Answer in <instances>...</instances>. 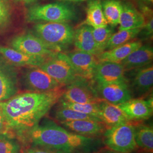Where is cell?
Listing matches in <instances>:
<instances>
[{"instance_id": "obj_1", "label": "cell", "mask_w": 153, "mask_h": 153, "mask_svg": "<svg viewBox=\"0 0 153 153\" xmlns=\"http://www.w3.org/2000/svg\"><path fill=\"white\" fill-rule=\"evenodd\" d=\"M64 89L37 92L27 91L16 94L0 102L8 133L18 136L38 125L56 103L59 102Z\"/></svg>"}, {"instance_id": "obj_2", "label": "cell", "mask_w": 153, "mask_h": 153, "mask_svg": "<svg viewBox=\"0 0 153 153\" xmlns=\"http://www.w3.org/2000/svg\"><path fill=\"white\" fill-rule=\"evenodd\" d=\"M19 136L27 139L34 146L64 153H71L83 148L92 140L68 131L53 123L38 124Z\"/></svg>"}, {"instance_id": "obj_3", "label": "cell", "mask_w": 153, "mask_h": 153, "mask_svg": "<svg viewBox=\"0 0 153 153\" xmlns=\"http://www.w3.org/2000/svg\"><path fill=\"white\" fill-rule=\"evenodd\" d=\"M36 36L56 52L68 49L73 42L74 31L66 22H45L34 27Z\"/></svg>"}, {"instance_id": "obj_4", "label": "cell", "mask_w": 153, "mask_h": 153, "mask_svg": "<svg viewBox=\"0 0 153 153\" xmlns=\"http://www.w3.org/2000/svg\"><path fill=\"white\" fill-rule=\"evenodd\" d=\"M105 131L104 143L110 149L119 153H129L137 148L135 126L129 121L122 123Z\"/></svg>"}, {"instance_id": "obj_5", "label": "cell", "mask_w": 153, "mask_h": 153, "mask_svg": "<svg viewBox=\"0 0 153 153\" xmlns=\"http://www.w3.org/2000/svg\"><path fill=\"white\" fill-rule=\"evenodd\" d=\"M76 16L74 9L63 3L33 6L28 9L27 20L30 22H67Z\"/></svg>"}, {"instance_id": "obj_6", "label": "cell", "mask_w": 153, "mask_h": 153, "mask_svg": "<svg viewBox=\"0 0 153 153\" xmlns=\"http://www.w3.org/2000/svg\"><path fill=\"white\" fill-rule=\"evenodd\" d=\"M61 99L80 104L97 103L103 100L99 97L97 89L93 88L90 80L80 76H76L67 85Z\"/></svg>"}, {"instance_id": "obj_7", "label": "cell", "mask_w": 153, "mask_h": 153, "mask_svg": "<svg viewBox=\"0 0 153 153\" xmlns=\"http://www.w3.org/2000/svg\"><path fill=\"white\" fill-rule=\"evenodd\" d=\"M39 68L62 86L69 85L78 76L67 55L62 52L57 53Z\"/></svg>"}, {"instance_id": "obj_8", "label": "cell", "mask_w": 153, "mask_h": 153, "mask_svg": "<svg viewBox=\"0 0 153 153\" xmlns=\"http://www.w3.org/2000/svg\"><path fill=\"white\" fill-rule=\"evenodd\" d=\"M13 49L27 55L50 59L57 53L36 35L23 34L14 38L11 42Z\"/></svg>"}, {"instance_id": "obj_9", "label": "cell", "mask_w": 153, "mask_h": 153, "mask_svg": "<svg viewBox=\"0 0 153 153\" xmlns=\"http://www.w3.org/2000/svg\"><path fill=\"white\" fill-rule=\"evenodd\" d=\"M23 79L26 87L30 91H49L63 86L39 67L27 70L24 75Z\"/></svg>"}, {"instance_id": "obj_10", "label": "cell", "mask_w": 153, "mask_h": 153, "mask_svg": "<svg viewBox=\"0 0 153 153\" xmlns=\"http://www.w3.org/2000/svg\"><path fill=\"white\" fill-rule=\"evenodd\" d=\"M97 90L101 98L115 105L122 104L131 98L126 81L98 85Z\"/></svg>"}, {"instance_id": "obj_11", "label": "cell", "mask_w": 153, "mask_h": 153, "mask_svg": "<svg viewBox=\"0 0 153 153\" xmlns=\"http://www.w3.org/2000/svg\"><path fill=\"white\" fill-rule=\"evenodd\" d=\"M76 76L93 80L98 61L95 56L78 50L66 54Z\"/></svg>"}, {"instance_id": "obj_12", "label": "cell", "mask_w": 153, "mask_h": 153, "mask_svg": "<svg viewBox=\"0 0 153 153\" xmlns=\"http://www.w3.org/2000/svg\"><path fill=\"white\" fill-rule=\"evenodd\" d=\"M117 105L124 113L128 121L146 120L150 118L153 115L152 98L148 100L131 99Z\"/></svg>"}, {"instance_id": "obj_13", "label": "cell", "mask_w": 153, "mask_h": 153, "mask_svg": "<svg viewBox=\"0 0 153 153\" xmlns=\"http://www.w3.org/2000/svg\"><path fill=\"white\" fill-rule=\"evenodd\" d=\"M93 79L98 85L126 81L125 71L121 63L109 61L97 63Z\"/></svg>"}, {"instance_id": "obj_14", "label": "cell", "mask_w": 153, "mask_h": 153, "mask_svg": "<svg viewBox=\"0 0 153 153\" xmlns=\"http://www.w3.org/2000/svg\"><path fill=\"white\" fill-rule=\"evenodd\" d=\"M153 49L150 45H142L121 62L125 72L149 65L152 62Z\"/></svg>"}, {"instance_id": "obj_15", "label": "cell", "mask_w": 153, "mask_h": 153, "mask_svg": "<svg viewBox=\"0 0 153 153\" xmlns=\"http://www.w3.org/2000/svg\"><path fill=\"white\" fill-rule=\"evenodd\" d=\"M61 124L74 133L86 137L98 135L107 129L104 123L98 120H79L63 122Z\"/></svg>"}, {"instance_id": "obj_16", "label": "cell", "mask_w": 153, "mask_h": 153, "mask_svg": "<svg viewBox=\"0 0 153 153\" xmlns=\"http://www.w3.org/2000/svg\"><path fill=\"white\" fill-rule=\"evenodd\" d=\"M0 54L11 64L22 66L39 67L49 59L42 57L27 55L16 49L5 47H0Z\"/></svg>"}, {"instance_id": "obj_17", "label": "cell", "mask_w": 153, "mask_h": 153, "mask_svg": "<svg viewBox=\"0 0 153 153\" xmlns=\"http://www.w3.org/2000/svg\"><path fill=\"white\" fill-rule=\"evenodd\" d=\"M145 23L142 13L129 2H122L119 30L142 28Z\"/></svg>"}, {"instance_id": "obj_18", "label": "cell", "mask_w": 153, "mask_h": 153, "mask_svg": "<svg viewBox=\"0 0 153 153\" xmlns=\"http://www.w3.org/2000/svg\"><path fill=\"white\" fill-rule=\"evenodd\" d=\"M18 91L16 73L0 63V102L16 95Z\"/></svg>"}, {"instance_id": "obj_19", "label": "cell", "mask_w": 153, "mask_h": 153, "mask_svg": "<svg viewBox=\"0 0 153 153\" xmlns=\"http://www.w3.org/2000/svg\"><path fill=\"white\" fill-rule=\"evenodd\" d=\"M142 45V42L140 40L130 41L113 49L105 51L97 56L98 62L109 61L120 63L128 55L140 48Z\"/></svg>"}, {"instance_id": "obj_20", "label": "cell", "mask_w": 153, "mask_h": 153, "mask_svg": "<svg viewBox=\"0 0 153 153\" xmlns=\"http://www.w3.org/2000/svg\"><path fill=\"white\" fill-rule=\"evenodd\" d=\"M100 119L107 129L128 120L126 115L117 105L112 104L105 100L99 103Z\"/></svg>"}, {"instance_id": "obj_21", "label": "cell", "mask_w": 153, "mask_h": 153, "mask_svg": "<svg viewBox=\"0 0 153 153\" xmlns=\"http://www.w3.org/2000/svg\"><path fill=\"white\" fill-rule=\"evenodd\" d=\"M77 49L98 56V52L93 36L92 27L87 25L79 26L74 32L73 42Z\"/></svg>"}, {"instance_id": "obj_22", "label": "cell", "mask_w": 153, "mask_h": 153, "mask_svg": "<svg viewBox=\"0 0 153 153\" xmlns=\"http://www.w3.org/2000/svg\"><path fill=\"white\" fill-rule=\"evenodd\" d=\"M136 70L137 71L132 79L131 86L137 95H141L152 88L153 66L149 65Z\"/></svg>"}, {"instance_id": "obj_23", "label": "cell", "mask_w": 153, "mask_h": 153, "mask_svg": "<svg viewBox=\"0 0 153 153\" xmlns=\"http://www.w3.org/2000/svg\"><path fill=\"white\" fill-rule=\"evenodd\" d=\"M83 25H87L92 28L103 27L108 26L103 14L102 2L100 0H89L86 19L79 26Z\"/></svg>"}, {"instance_id": "obj_24", "label": "cell", "mask_w": 153, "mask_h": 153, "mask_svg": "<svg viewBox=\"0 0 153 153\" xmlns=\"http://www.w3.org/2000/svg\"><path fill=\"white\" fill-rule=\"evenodd\" d=\"M102 6L104 17L111 27L119 24L122 10V2L120 0H103Z\"/></svg>"}, {"instance_id": "obj_25", "label": "cell", "mask_w": 153, "mask_h": 153, "mask_svg": "<svg viewBox=\"0 0 153 153\" xmlns=\"http://www.w3.org/2000/svg\"><path fill=\"white\" fill-rule=\"evenodd\" d=\"M135 140L137 146L149 153H153V126H135Z\"/></svg>"}, {"instance_id": "obj_26", "label": "cell", "mask_w": 153, "mask_h": 153, "mask_svg": "<svg viewBox=\"0 0 153 153\" xmlns=\"http://www.w3.org/2000/svg\"><path fill=\"white\" fill-rule=\"evenodd\" d=\"M142 28L119 30L112 35L106 45L105 51H108L130 42L136 37L141 31Z\"/></svg>"}, {"instance_id": "obj_27", "label": "cell", "mask_w": 153, "mask_h": 153, "mask_svg": "<svg viewBox=\"0 0 153 153\" xmlns=\"http://www.w3.org/2000/svg\"><path fill=\"white\" fill-rule=\"evenodd\" d=\"M55 118L59 121H60L61 123L71 121L85 119L100 120L99 119L95 116L81 113L73 109L67 108L61 105L56 110Z\"/></svg>"}, {"instance_id": "obj_28", "label": "cell", "mask_w": 153, "mask_h": 153, "mask_svg": "<svg viewBox=\"0 0 153 153\" xmlns=\"http://www.w3.org/2000/svg\"><path fill=\"white\" fill-rule=\"evenodd\" d=\"M92 32L98 55H100L105 51L109 38L114 33V30L111 26H107L103 27L92 28Z\"/></svg>"}, {"instance_id": "obj_29", "label": "cell", "mask_w": 153, "mask_h": 153, "mask_svg": "<svg viewBox=\"0 0 153 153\" xmlns=\"http://www.w3.org/2000/svg\"><path fill=\"white\" fill-rule=\"evenodd\" d=\"M60 105L67 108L73 109L85 114L95 116L100 119V110L99 103H75L60 99Z\"/></svg>"}, {"instance_id": "obj_30", "label": "cell", "mask_w": 153, "mask_h": 153, "mask_svg": "<svg viewBox=\"0 0 153 153\" xmlns=\"http://www.w3.org/2000/svg\"><path fill=\"white\" fill-rule=\"evenodd\" d=\"M21 145L14 136L10 133L0 134V153H19Z\"/></svg>"}, {"instance_id": "obj_31", "label": "cell", "mask_w": 153, "mask_h": 153, "mask_svg": "<svg viewBox=\"0 0 153 153\" xmlns=\"http://www.w3.org/2000/svg\"><path fill=\"white\" fill-rule=\"evenodd\" d=\"M10 14V6L8 0H0V27L7 24Z\"/></svg>"}, {"instance_id": "obj_32", "label": "cell", "mask_w": 153, "mask_h": 153, "mask_svg": "<svg viewBox=\"0 0 153 153\" xmlns=\"http://www.w3.org/2000/svg\"><path fill=\"white\" fill-rule=\"evenodd\" d=\"M23 153H56L55 152L52 151L47 149L43 148H31L26 149Z\"/></svg>"}, {"instance_id": "obj_33", "label": "cell", "mask_w": 153, "mask_h": 153, "mask_svg": "<svg viewBox=\"0 0 153 153\" xmlns=\"http://www.w3.org/2000/svg\"><path fill=\"white\" fill-rule=\"evenodd\" d=\"M2 133H8V131L4 116L0 109V134Z\"/></svg>"}, {"instance_id": "obj_34", "label": "cell", "mask_w": 153, "mask_h": 153, "mask_svg": "<svg viewBox=\"0 0 153 153\" xmlns=\"http://www.w3.org/2000/svg\"><path fill=\"white\" fill-rule=\"evenodd\" d=\"M97 153H121L117 152H115L114 150H112L110 149H102L101 150H100Z\"/></svg>"}, {"instance_id": "obj_35", "label": "cell", "mask_w": 153, "mask_h": 153, "mask_svg": "<svg viewBox=\"0 0 153 153\" xmlns=\"http://www.w3.org/2000/svg\"><path fill=\"white\" fill-rule=\"evenodd\" d=\"M62 1H68V2H82L87 0H61Z\"/></svg>"}, {"instance_id": "obj_36", "label": "cell", "mask_w": 153, "mask_h": 153, "mask_svg": "<svg viewBox=\"0 0 153 153\" xmlns=\"http://www.w3.org/2000/svg\"><path fill=\"white\" fill-rule=\"evenodd\" d=\"M22 1H23L25 2H26L27 4H30V3L33 2V1H35L36 0H22Z\"/></svg>"}, {"instance_id": "obj_37", "label": "cell", "mask_w": 153, "mask_h": 153, "mask_svg": "<svg viewBox=\"0 0 153 153\" xmlns=\"http://www.w3.org/2000/svg\"><path fill=\"white\" fill-rule=\"evenodd\" d=\"M141 1H145V2H152L153 0H141Z\"/></svg>"}, {"instance_id": "obj_38", "label": "cell", "mask_w": 153, "mask_h": 153, "mask_svg": "<svg viewBox=\"0 0 153 153\" xmlns=\"http://www.w3.org/2000/svg\"><path fill=\"white\" fill-rule=\"evenodd\" d=\"M17 1H22V0H17Z\"/></svg>"}, {"instance_id": "obj_39", "label": "cell", "mask_w": 153, "mask_h": 153, "mask_svg": "<svg viewBox=\"0 0 153 153\" xmlns=\"http://www.w3.org/2000/svg\"></svg>"}]
</instances>
